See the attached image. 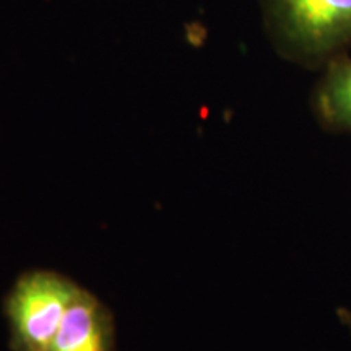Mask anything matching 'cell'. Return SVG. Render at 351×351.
<instances>
[{
    "instance_id": "6da1fadb",
    "label": "cell",
    "mask_w": 351,
    "mask_h": 351,
    "mask_svg": "<svg viewBox=\"0 0 351 351\" xmlns=\"http://www.w3.org/2000/svg\"><path fill=\"white\" fill-rule=\"evenodd\" d=\"M263 32L287 62L320 70L351 49V0H256Z\"/></svg>"
},
{
    "instance_id": "277c9868",
    "label": "cell",
    "mask_w": 351,
    "mask_h": 351,
    "mask_svg": "<svg viewBox=\"0 0 351 351\" xmlns=\"http://www.w3.org/2000/svg\"><path fill=\"white\" fill-rule=\"evenodd\" d=\"M311 111L327 132L351 137V56L340 54L320 69L311 95Z\"/></svg>"
},
{
    "instance_id": "3957f363",
    "label": "cell",
    "mask_w": 351,
    "mask_h": 351,
    "mask_svg": "<svg viewBox=\"0 0 351 351\" xmlns=\"http://www.w3.org/2000/svg\"><path fill=\"white\" fill-rule=\"evenodd\" d=\"M47 351H117L114 317L85 288H78Z\"/></svg>"
},
{
    "instance_id": "7a4b0ae2",
    "label": "cell",
    "mask_w": 351,
    "mask_h": 351,
    "mask_svg": "<svg viewBox=\"0 0 351 351\" xmlns=\"http://www.w3.org/2000/svg\"><path fill=\"white\" fill-rule=\"evenodd\" d=\"M78 285L51 270L26 271L5 300L12 351H47Z\"/></svg>"
}]
</instances>
